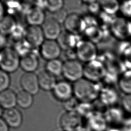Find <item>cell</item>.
<instances>
[{
  "label": "cell",
  "instance_id": "obj_47",
  "mask_svg": "<svg viewBox=\"0 0 131 131\" xmlns=\"http://www.w3.org/2000/svg\"><path fill=\"white\" fill-rule=\"evenodd\" d=\"M1 51L2 50H0V60H1Z\"/></svg>",
  "mask_w": 131,
  "mask_h": 131
},
{
  "label": "cell",
  "instance_id": "obj_18",
  "mask_svg": "<svg viewBox=\"0 0 131 131\" xmlns=\"http://www.w3.org/2000/svg\"><path fill=\"white\" fill-rule=\"evenodd\" d=\"M103 114L107 123L111 126H118L122 124L125 119L124 111L115 106L108 107Z\"/></svg>",
  "mask_w": 131,
  "mask_h": 131
},
{
  "label": "cell",
  "instance_id": "obj_25",
  "mask_svg": "<svg viewBox=\"0 0 131 131\" xmlns=\"http://www.w3.org/2000/svg\"><path fill=\"white\" fill-rule=\"evenodd\" d=\"M63 62L59 58L47 61L45 70L55 77L62 75Z\"/></svg>",
  "mask_w": 131,
  "mask_h": 131
},
{
  "label": "cell",
  "instance_id": "obj_21",
  "mask_svg": "<svg viewBox=\"0 0 131 131\" xmlns=\"http://www.w3.org/2000/svg\"><path fill=\"white\" fill-rule=\"evenodd\" d=\"M37 75L40 89L46 91H52L57 82L56 77L46 70L40 71Z\"/></svg>",
  "mask_w": 131,
  "mask_h": 131
},
{
  "label": "cell",
  "instance_id": "obj_37",
  "mask_svg": "<svg viewBox=\"0 0 131 131\" xmlns=\"http://www.w3.org/2000/svg\"><path fill=\"white\" fill-rule=\"evenodd\" d=\"M123 110L131 115V94H125L121 100Z\"/></svg>",
  "mask_w": 131,
  "mask_h": 131
},
{
  "label": "cell",
  "instance_id": "obj_26",
  "mask_svg": "<svg viewBox=\"0 0 131 131\" xmlns=\"http://www.w3.org/2000/svg\"><path fill=\"white\" fill-rule=\"evenodd\" d=\"M99 3L103 12L108 15L115 14L119 11L120 4L116 0H102Z\"/></svg>",
  "mask_w": 131,
  "mask_h": 131
},
{
  "label": "cell",
  "instance_id": "obj_35",
  "mask_svg": "<svg viewBox=\"0 0 131 131\" xmlns=\"http://www.w3.org/2000/svg\"><path fill=\"white\" fill-rule=\"evenodd\" d=\"M10 82L9 74L0 69V92L9 89Z\"/></svg>",
  "mask_w": 131,
  "mask_h": 131
},
{
  "label": "cell",
  "instance_id": "obj_32",
  "mask_svg": "<svg viewBox=\"0 0 131 131\" xmlns=\"http://www.w3.org/2000/svg\"><path fill=\"white\" fill-rule=\"evenodd\" d=\"M93 108V106L91 103L80 102L76 112L81 117L84 116L87 118L95 111Z\"/></svg>",
  "mask_w": 131,
  "mask_h": 131
},
{
  "label": "cell",
  "instance_id": "obj_34",
  "mask_svg": "<svg viewBox=\"0 0 131 131\" xmlns=\"http://www.w3.org/2000/svg\"><path fill=\"white\" fill-rule=\"evenodd\" d=\"M80 102L74 96L69 100L62 102L63 107L66 112L77 111Z\"/></svg>",
  "mask_w": 131,
  "mask_h": 131
},
{
  "label": "cell",
  "instance_id": "obj_11",
  "mask_svg": "<svg viewBox=\"0 0 131 131\" xmlns=\"http://www.w3.org/2000/svg\"><path fill=\"white\" fill-rule=\"evenodd\" d=\"M41 27L46 39L57 40L62 32L61 24L53 17L46 18Z\"/></svg>",
  "mask_w": 131,
  "mask_h": 131
},
{
  "label": "cell",
  "instance_id": "obj_1",
  "mask_svg": "<svg viewBox=\"0 0 131 131\" xmlns=\"http://www.w3.org/2000/svg\"><path fill=\"white\" fill-rule=\"evenodd\" d=\"M74 96L80 102L91 103L99 97L101 88L96 83L85 78L74 82Z\"/></svg>",
  "mask_w": 131,
  "mask_h": 131
},
{
  "label": "cell",
  "instance_id": "obj_28",
  "mask_svg": "<svg viewBox=\"0 0 131 131\" xmlns=\"http://www.w3.org/2000/svg\"><path fill=\"white\" fill-rule=\"evenodd\" d=\"M33 48L25 38L14 42V45L13 47L20 57L30 53L32 51Z\"/></svg>",
  "mask_w": 131,
  "mask_h": 131
},
{
  "label": "cell",
  "instance_id": "obj_44",
  "mask_svg": "<svg viewBox=\"0 0 131 131\" xmlns=\"http://www.w3.org/2000/svg\"><path fill=\"white\" fill-rule=\"evenodd\" d=\"M106 131H122L121 127L120 128L118 126H111L108 127Z\"/></svg>",
  "mask_w": 131,
  "mask_h": 131
},
{
  "label": "cell",
  "instance_id": "obj_17",
  "mask_svg": "<svg viewBox=\"0 0 131 131\" xmlns=\"http://www.w3.org/2000/svg\"><path fill=\"white\" fill-rule=\"evenodd\" d=\"M39 64L38 55L33 50L30 53L20 57V67L25 72L34 73L38 69Z\"/></svg>",
  "mask_w": 131,
  "mask_h": 131
},
{
  "label": "cell",
  "instance_id": "obj_14",
  "mask_svg": "<svg viewBox=\"0 0 131 131\" xmlns=\"http://www.w3.org/2000/svg\"><path fill=\"white\" fill-rule=\"evenodd\" d=\"M25 18L29 26H41L45 21L44 10L34 5L30 6L25 12Z\"/></svg>",
  "mask_w": 131,
  "mask_h": 131
},
{
  "label": "cell",
  "instance_id": "obj_16",
  "mask_svg": "<svg viewBox=\"0 0 131 131\" xmlns=\"http://www.w3.org/2000/svg\"><path fill=\"white\" fill-rule=\"evenodd\" d=\"M2 118L9 127L12 128L20 127L23 121L22 113L16 107L4 110Z\"/></svg>",
  "mask_w": 131,
  "mask_h": 131
},
{
  "label": "cell",
  "instance_id": "obj_33",
  "mask_svg": "<svg viewBox=\"0 0 131 131\" xmlns=\"http://www.w3.org/2000/svg\"><path fill=\"white\" fill-rule=\"evenodd\" d=\"M26 28L19 24H17L10 35L14 42L25 38Z\"/></svg>",
  "mask_w": 131,
  "mask_h": 131
},
{
  "label": "cell",
  "instance_id": "obj_20",
  "mask_svg": "<svg viewBox=\"0 0 131 131\" xmlns=\"http://www.w3.org/2000/svg\"><path fill=\"white\" fill-rule=\"evenodd\" d=\"M99 98L103 105L108 107L114 106L119 99L117 92L114 89L106 87L101 89Z\"/></svg>",
  "mask_w": 131,
  "mask_h": 131
},
{
  "label": "cell",
  "instance_id": "obj_23",
  "mask_svg": "<svg viewBox=\"0 0 131 131\" xmlns=\"http://www.w3.org/2000/svg\"><path fill=\"white\" fill-rule=\"evenodd\" d=\"M17 24L13 16L6 14L0 20V32L6 36L10 35Z\"/></svg>",
  "mask_w": 131,
  "mask_h": 131
},
{
  "label": "cell",
  "instance_id": "obj_42",
  "mask_svg": "<svg viewBox=\"0 0 131 131\" xmlns=\"http://www.w3.org/2000/svg\"><path fill=\"white\" fill-rule=\"evenodd\" d=\"M9 128L5 120L0 118V131H9Z\"/></svg>",
  "mask_w": 131,
  "mask_h": 131
},
{
  "label": "cell",
  "instance_id": "obj_22",
  "mask_svg": "<svg viewBox=\"0 0 131 131\" xmlns=\"http://www.w3.org/2000/svg\"><path fill=\"white\" fill-rule=\"evenodd\" d=\"M17 105L16 93L8 89L0 92V105L4 110L15 107Z\"/></svg>",
  "mask_w": 131,
  "mask_h": 131
},
{
  "label": "cell",
  "instance_id": "obj_27",
  "mask_svg": "<svg viewBox=\"0 0 131 131\" xmlns=\"http://www.w3.org/2000/svg\"><path fill=\"white\" fill-rule=\"evenodd\" d=\"M119 87L125 94H131V70L124 73L119 78Z\"/></svg>",
  "mask_w": 131,
  "mask_h": 131
},
{
  "label": "cell",
  "instance_id": "obj_24",
  "mask_svg": "<svg viewBox=\"0 0 131 131\" xmlns=\"http://www.w3.org/2000/svg\"><path fill=\"white\" fill-rule=\"evenodd\" d=\"M33 101V95L23 90L16 93L17 105L23 109L30 108Z\"/></svg>",
  "mask_w": 131,
  "mask_h": 131
},
{
  "label": "cell",
  "instance_id": "obj_31",
  "mask_svg": "<svg viewBox=\"0 0 131 131\" xmlns=\"http://www.w3.org/2000/svg\"><path fill=\"white\" fill-rule=\"evenodd\" d=\"M6 12H8V15L13 16L23 9V4L16 1L7 2L5 4Z\"/></svg>",
  "mask_w": 131,
  "mask_h": 131
},
{
  "label": "cell",
  "instance_id": "obj_46",
  "mask_svg": "<svg viewBox=\"0 0 131 131\" xmlns=\"http://www.w3.org/2000/svg\"><path fill=\"white\" fill-rule=\"evenodd\" d=\"M3 108L1 107V106L0 105V118H1V117L3 116V113H4V111H3Z\"/></svg>",
  "mask_w": 131,
  "mask_h": 131
},
{
  "label": "cell",
  "instance_id": "obj_5",
  "mask_svg": "<svg viewBox=\"0 0 131 131\" xmlns=\"http://www.w3.org/2000/svg\"><path fill=\"white\" fill-rule=\"evenodd\" d=\"M106 74V70L103 63L97 59L86 63L84 66L83 77L94 82L103 79Z\"/></svg>",
  "mask_w": 131,
  "mask_h": 131
},
{
  "label": "cell",
  "instance_id": "obj_30",
  "mask_svg": "<svg viewBox=\"0 0 131 131\" xmlns=\"http://www.w3.org/2000/svg\"><path fill=\"white\" fill-rule=\"evenodd\" d=\"M64 1L62 0L46 1L45 9L53 14L63 8Z\"/></svg>",
  "mask_w": 131,
  "mask_h": 131
},
{
  "label": "cell",
  "instance_id": "obj_7",
  "mask_svg": "<svg viewBox=\"0 0 131 131\" xmlns=\"http://www.w3.org/2000/svg\"><path fill=\"white\" fill-rule=\"evenodd\" d=\"M59 124L63 131H77L82 126V117L76 112H65L60 117Z\"/></svg>",
  "mask_w": 131,
  "mask_h": 131
},
{
  "label": "cell",
  "instance_id": "obj_40",
  "mask_svg": "<svg viewBox=\"0 0 131 131\" xmlns=\"http://www.w3.org/2000/svg\"><path fill=\"white\" fill-rule=\"evenodd\" d=\"M7 36L0 32V50H2L7 47Z\"/></svg>",
  "mask_w": 131,
  "mask_h": 131
},
{
  "label": "cell",
  "instance_id": "obj_39",
  "mask_svg": "<svg viewBox=\"0 0 131 131\" xmlns=\"http://www.w3.org/2000/svg\"><path fill=\"white\" fill-rule=\"evenodd\" d=\"M122 131H131V117L125 119L122 124Z\"/></svg>",
  "mask_w": 131,
  "mask_h": 131
},
{
  "label": "cell",
  "instance_id": "obj_15",
  "mask_svg": "<svg viewBox=\"0 0 131 131\" xmlns=\"http://www.w3.org/2000/svg\"><path fill=\"white\" fill-rule=\"evenodd\" d=\"M87 126L91 131H106L108 124L103 113L94 111L87 118Z\"/></svg>",
  "mask_w": 131,
  "mask_h": 131
},
{
  "label": "cell",
  "instance_id": "obj_36",
  "mask_svg": "<svg viewBox=\"0 0 131 131\" xmlns=\"http://www.w3.org/2000/svg\"><path fill=\"white\" fill-rule=\"evenodd\" d=\"M119 11L125 17H131V1H124L120 4Z\"/></svg>",
  "mask_w": 131,
  "mask_h": 131
},
{
  "label": "cell",
  "instance_id": "obj_6",
  "mask_svg": "<svg viewBox=\"0 0 131 131\" xmlns=\"http://www.w3.org/2000/svg\"><path fill=\"white\" fill-rule=\"evenodd\" d=\"M63 24L66 31L76 35L84 33L87 28L84 17L77 13L69 14Z\"/></svg>",
  "mask_w": 131,
  "mask_h": 131
},
{
  "label": "cell",
  "instance_id": "obj_4",
  "mask_svg": "<svg viewBox=\"0 0 131 131\" xmlns=\"http://www.w3.org/2000/svg\"><path fill=\"white\" fill-rule=\"evenodd\" d=\"M84 66L76 59L68 60L63 62L62 75L70 82H75L83 78Z\"/></svg>",
  "mask_w": 131,
  "mask_h": 131
},
{
  "label": "cell",
  "instance_id": "obj_29",
  "mask_svg": "<svg viewBox=\"0 0 131 131\" xmlns=\"http://www.w3.org/2000/svg\"><path fill=\"white\" fill-rule=\"evenodd\" d=\"M84 33L88 37L89 40L94 43L99 41L102 36L101 30L96 26L87 27Z\"/></svg>",
  "mask_w": 131,
  "mask_h": 131
},
{
  "label": "cell",
  "instance_id": "obj_2",
  "mask_svg": "<svg viewBox=\"0 0 131 131\" xmlns=\"http://www.w3.org/2000/svg\"><path fill=\"white\" fill-rule=\"evenodd\" d=\"M20 57L13 47H7L1 51L0 69L10 74L20 67Z\"/></svg>",
  "mask_w": 131,
  "mask_h": 131
},
{
  "label": "cell",
  "instance_id": "obj_43",
  "mask_svg": "<svg viewBox=\"0 0 131 131\" xmlns=\"http://www.w3.org/2000/svg\"><path fill=\"white\" fill-rule=\"evenodd\" d=\"M6 9L5 5L1 1H0V20L4 17L6 15Z\"/></svg>",
  "mask_w": 131,
  "mask_h": 131
},
{
  "label": "cell",
  "instance_id": "obj_9",
  "mask_svg": "<svg viewBox=\"0 0 131 131\" xmlns=\"http://www.w3.org/2000/svg\"><path fill=\"white\" fill-rule=\"evenodd\" d=\"M39 49L41 56L47 61L58 58L62 51L56 40L50 39H45Z\"/></svg>",
  "mask_w": 131,
  "mask_h": 131
},
{
  "label": "cell",
  "instance_id": "obj_12",
  "mask_svg": "<svg viewBox=\"0 0 131 131\" xmlns=\"http://www.w3.org/2000/svg\"><path fill=\"white\" fill-rule=\"evenodd\" d=\"M19 83L23 90L34 95L40 89L37 74L34 73L25 72L20 77Z\"/></svg>",
  "mask_w": 131,
  "mask_h": 131
},
{
  "label": "cell",
  "instance_id": "obj_19",
  "mask_svg": "<svg viewBox=\"0 0 131 131\" xmlns=\"http://www.w3.org/2000/svg\"><path fill=\"white\" fill-rule=\"evenodd\" d=\"M78 35L69 33L65 30L61 32L56 40L62 50L66 51L75 49L78 42L81 40L78 38Z\"/></svg>",
  "mask_w": 131,
  "mask_h": 131
},
{
  "label": "cell",
  "instance_id": "obj_8",
  "mask_svg": "<svg viewBox=\"0 0 131 131\" xmlns=\"http://www.w3.org/2000/svg\"><path fill=\"white\" fill-rule=\"evenodd\" d=\"M111 30L115 37L125 39L131 36V22L124 17H116L111 21Z\"/></svg>",
  "mask_w": 131,
  "mask_h": 131
},
{
  "label": "cell",
  "instance_id": "obj_10",
  "mask_svg": "<svg viewBox=\"0 0 131 131\" xmlns=\"http://www.w3.org/2000/svg\"><path fill=\"white\" fill-rule=\"evenodd\" d=\"M52 91L55 99L61 102L74 96L73 85L67 80L57 81Z\"/></svg>",
  "mask_w": 131,
  "mask_h": 131
},
{
  "label": "cell",
  "instance_id": "obj_13",
  "mask_svg": "<svg viewBox=\"0 0 131 131\" xmlns=\"http://www.w3.org/2000/svg\"><path fill=\"white\" fill-rule=\"evenodd\" d=\"M25 39L34 48H39L46 38L41 26H29L26 28Z\"/></svg>",
  "mask_w": 131,
  "mask_h": 131
},
{
  "label": "cell",
  "instance_id": "obj_45",
  "mask_svg": "<svg viewBox=\"0 0 131 131\" xmlns=\"http://www.w3.org/2000/svg\"><path fill=\"white\" fill-rule=\"evenodd\" d=\"M77 131H91V130L89 129V128L88 126H86V127L81 126Z\"/></svg>",
  "mask_w": 131,
  "mask_h": 131
},
{
  "label": "cell",
  "instance_id": "obj_41",
  "mask_svg": "<svg viewBox=\"0 0 131 131\" xmlns=\"http://www.w3.org/2000/svg\"><path fill=\"white\" fill-rule=\"evenodd\" d=\"M101 8L99 3L98 2V3H95V2H92L89 5V9L91 12H96L99 9Z\"/></svg>",
  "mask_w": 131,
  "mask_h": 131
},
{
  "label": "cell",
  "instance_id": "obj_38",
  "mask_svg": "<svg viewBox=\"0 0 131 131\" xmlns=\"http://www.w3.org/2000/svg\"><path fill=\"white\" fill-rule=\"evenodd\" d=\"M68 14H69L67 13V11L64 9V8H63L54 13L52 17L61 24V23L63 24Z\"/></svg>",
  "mask_w": 131,
  "mask_h": 131
},
{
  "label": "cell",
  "instance_id": "obj_3",
  "mask_svg": "<svg viewBox=\"0 0 131 131\" xmlns=\"http://www.w3.org/2000/svg\"><path fill=\"white\" fill-rule=\"evenodd\" d=\"M77 58L86 63L96 59L97 50L94 43L89 40H81L75 48Z\"/></svg>",
  "mask_w": 131,
  "mask_h": 131
}]
</instances>
